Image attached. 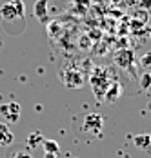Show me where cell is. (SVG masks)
<instances>
[{"label":"cell","instance_id":"1","mask_svg":"<svg viewBox=\"0 0 151 158\" xmlns=\"http://www.w3.org/2000/svg\"><path fill=\"white\" fill-rule=\"evenodd\" d=\"M0 18H2V22H4L7 33H11L13 22H18V24H22V26H26V20H24V16L16 11L13 0H11V2H6V4L0 7Z\"/></svg>","mask_w":151,"mask_h":158},{"label":"cell","instance_id":"2","mask_svg":"<svg viewBox=\"0 0 151 158\" xmlns=\"http://www.w3.org/2000/svg\"><path fill=\"white\" fill-rule=\"evenodd\" d=\"M91 85H93V91H95V96L98 100L104 98V93L109 87V80H107V73L104 67H95L93 75H91Z\"/></svg>","mask_w":151,"mask_h":158},{"label":"cell","instance_id":"3","mask_svg":"<svg viewBox=\"0 0 151 158\" xmlns=\"http://www.w3.org/2000/svg\"><path fill=\"white\" fill-rule=\"evenodd\" d=\"M102 127H104V118H102V114H98V113H89V114H86V116H84L82 129H84L86 133L100 135Z\"/></svg>","mask_w":151,"mask_h":158},{"label":"cell","instance_id":"4","mask_svg":"<svg viewBox=\"0 0 151 158\" xmlns=\"http://www.w3.org/2000/svg\"><path fill=\"white\" fill-rule=\"evenodd\" d=\"M60 80L69 87V89H78V87L84 84V78H82L80 69H62Z\"/></svg>","mask_w":151,"mask_h":158},{"label":"cell","instance_id":"5","mask_svg":"<svg viewBox=\"0 0 151 158\" xmlns=\"http://www.w3.org/2000/svg\"><path fill=\"white\" fill-rule=\"evenodd\" d=\"M0 114L6 118V122L15 124L20 118V106L16 102H7V104H0Z\"/></svg>","mask_w":151,"mask_h":158},{"label":"cell","instance_id":"6","mask_svg":"<svg viewBox=\"0 0 151 158\" xmlns=\"http://www.w3.org/2000/svg\"><path fill=\"white\" fill-rule=\"evenodd\" d=\"M135 62V53H133V49H122L119 51L117 55H115V64L117 65H120L122 69H129L131 65Z\"/></svg>","mask_w":151,"mask_h":158},{"label":"cell","instance_id":"7","mask_svg":"<svg viewBox=\"0 0 151 158\" xmlns=\"http://www.w3.org/2000/svg\"><path fill=\"white\" fill-rule=\"evenodd\" d=\"M122 95V87L117 84V82H113V84H109V87L106 89V93H104V100H106L107 104H115Z\"/></svg>","mask_w":151,"mask_h":158},{"label":"cell","instance_id":"8","mask_svg":"<svg viewBox=\"0 0 151 158\" xmlns=\"http://www.w3.org/2000/svg\"><path fill=\"white\" fill-rule=\"evenodd\" d=\"M13 140H15V136H13V131L9 129V126L4 124V122H0V147L11 145Z\"/></svg>","mask_w":151,"mask_h":158},{"label":"cell","instance_id":"9","mask_svg":"<svg viewBox=\"0 0 151 158\" xmlns=\"http://www.w3.org/2000/svg\"><path fill=\"white\" fill-rule=\"evenodd\" d=\"M47 6H49V0H37L33 6V13L40 22L47 20Z\"/></svg>","mask_w":151,"mask_h":158},{"label":"cell","instance_id":"10","mask_svg":"<svg viewBox=\"0 0 151 158\" xmlns=\"http://www.w3.org/2000/svg\"><path fill=\"white\" fill-rule=\"evenodd\" d=\"M133 143H135L136 149H140V151H149L151 149V135H148V133L136 135L135 138H133Z\"/></svg>","mask_w":151,"mask_h":158},{"label":"cell","instance_id":"11","mask_svg":"<svg viewBox=\"0 0 151 158\" xmlns=\"http://www.w3.org/2000/svg\"><path fill=\"white\" fill-rule=\"evenodd\" d=\"M42 147H44V153H51V155H58L60 153V145H58L57 140H44Z\"/></svg>","mask_w":151,"mask_h":158},{"label":"cell","instance_id":"12","mask_svg":"<svg viewBox=\"0 0 151 158\" xmlns=\"http://www.w3.org/2000/svg\"><path fill=\"white\" fill-rule=\"evenodd\" d=\"M42 142H44V136H42L40 131H37V133H33V135L28 136V145L29 147H37L38 143H42Z\"/></svg>","mask_w":151,"mask_h":158},{"label":"cell","instance_id":"13","mask_svg":"<svg viewBox=\"0 0 151 158\" xmlns=\"http://www.w3.org/2000/svg\"><path fill=\"white\" fill-rule=\"evenodd\" d=\"M140 87L144 91H148L151 87V73H142V77H140Z\"/></svg>","mask_w":151,"mask_h":158},{"label":"cell","instance_id":"14","mask_svg":"<svg viewBox=\"0 0 151 158\" xmlns=\"http://www.w3.org/2000/svg\"><path fill=\"white\" fill-rule=\"evenodd\" d=\"M58 33H60V24H58V22H51V24H47V35L57 36Z\"/></svg>","mask_w":151,"mask_h":158},{"label":"cell","instance_id":"15","mask_svg":"<svg viewBox=\"0 0 151 158\" xmlns=\"http://www.w3.org/2000/svg\"><path fill=\"white\" fill-rule=\"evenodd\" d=\"M140 65H142L144 69H148V67H149V65H151V53H146V55L140 58Z\"/></svg>","mask_w":151,"mask_h":158},{"label":"cell","instance_id":"16","mask_svg":"<svg viewBox=\"0 0 151 158\" xmlns=\"http://www.w3.org/2000/svg\"><path fill=\"white\" fill-rule=\"evenodd\" d=\"M138 7L144 9V11H149L151 9V0H138Z\"/></svg>","mask_w":151,"mask_h":158},{"label":"cell","instance_id":"17","mask_svg":"<svg viewBox=\"0 0 151 158\" xmlns=\"http://www.w3.org/2000/svg\"><path fill=\"white\" fill-rule=\"evenodd\" d=\"M13 158H33V156H31L29 153H26V151H18V153L13 155Z\"/></svg>","mask_w":151,"mask_h":158},{"label":"cell","instance_id":"18","mask_svg":"<svg viewBox=\"0 0 151 158\" xmlns=\"http://www.w3.org/2000/svg\"><path fill=\"white\" fill-rule=\"evenodd\" d=\"M44 158H57V155H51V153H44Z\"/></svg>","mask_w":151,"mask_h":158}]
</instances>
